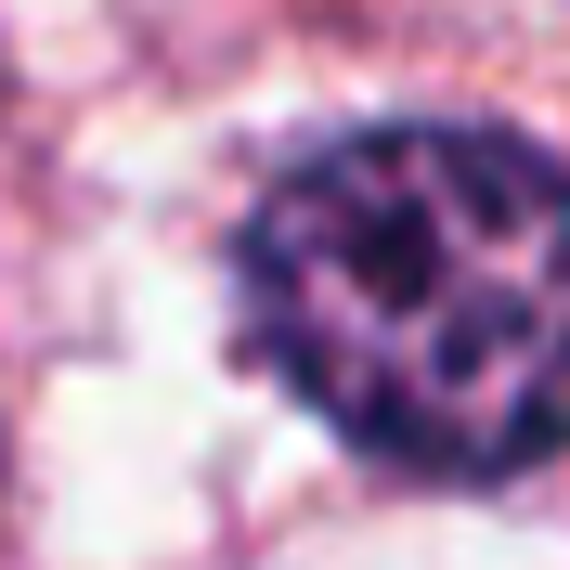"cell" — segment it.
Wrapping results in <instances>:
<instances>
[{
    "mask_svg": "<svg viewBox=\"0 0 570 570\" xmlns=\"http://www.w3.org/2000/svg\"><path fill=\"white\" fill-rule=\"evenodd\" d=\"M247 324L363 454L505 480L570 441V169L505 130H351L247 220Z\"/></svg>",
    "mask_w": 570,
    "mask_h": 570,
    "instance_id": "6da1fadb",
    "label": "cell"
}]
</instances>
